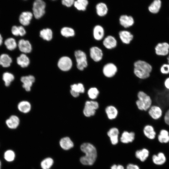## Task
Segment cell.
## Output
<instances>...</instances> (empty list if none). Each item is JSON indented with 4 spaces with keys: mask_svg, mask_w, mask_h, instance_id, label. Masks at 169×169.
I'll return each mask as SVG.
<instances>
[{
    "mask_svg": "<svg viewBox=\"0 0 169 169\" xmlns=\"http://www.w3.org/2000/svg\"><path fill=\"white\" fill-rule=\"evenodd\" d=\"M80 149L85 154L84 156L80 158L81 163L84 165H93L97 157V150L95 147L92 144L86 142L81 145Z\"/></svg>",
    "mask_w": 169,
    "mask_h": 169,
    "instance_id": "obj_1",
    "label": "cell"
},
{
    "mask_svg": "<svg viewBox=\"0 0 169 169\" xmlns=\"http://www.w3.org/2000/svg\"><path fill=\"white\" fill-rule=\"evenodd\" d=\"M152 69L151 65L143 60H138L134 64V74L137 78L141 80L149 78Z\"/></svg>",
    "mask_w": 169,
    "mask_h": 169,
    "instance_id": "obj_2",
    "label": "cell"
},
{
    "mask_svg": "<svg viewBox=\"0 0 169 169\" xmlns=\"http://www.w3.org/2000/svg\"><path fill=\"white\" fill-rule=\"evenodd\" d=\"M137 99L135 102L138 109L142 111H147L152 105V101L151 97L142 91L137 93Z\"/></svg>",
    "mask_w": 169,
    "mask_h": 169,
    "instance_id": "obj_3",
    "label": "cell"
},
{
    "mask_svg": "<svg viewBox=\"0 0 169 169\" xmlns=\"http://www.w3.org/2000/svg\"><path fill=\"white\" fill-rule=\"evenodd\" d=\"M99 108V103L96 100H87L85 103L83 114L87 117L93 116L95 115Z\"/></svg>",
    "mask_w": 169,
    "mask_h": 169,
    "instance_id": "obj_4",
    "label": "cell"
},
{
    "mask_svg": "<svg viewBox=\"0 0 169 169\" xmlns=\"http://www.w3.org/2000/svg\"><path fill=\"white\" fill-rule=\"evenodd\" d=\"M46 4L43 0H35L32 8V13L35 18L38 19L41 18L45 13Z\"/></svg>",
    "mask_w": 169,
    "mask_h": 169,
    "instance_id": "obj_5",
    "label": "cell"
},
{
    "mask_svg": "<svg viewBox=\"0 0 169 169\" xmlns=\"http://www.w3.org/2000/svg\"><path fill=\"white\" fill-rule=\"evenodd\" d=\"M74 55L77 69L81 71L84 70L88 64L86 54L83 51L78 50L74 52Z\"/></svg>",
    "mask_w": 169,
    "mask_h": 169,
    "instance_id": "obj_6",
    "label": "cell"
},
{
    "mask_svg": "<svg viewBox=\"0 0 169 169\" xmlns=\"http://www.w3.org/2000/svg\"><path fill=\"white\" fill-rule=\"evenodd\" d=\"M118 71L116 66L112 63H109L105 64L103 67L102 73L106 78L110 79L114 77Z\"/></svg>",
    "mask_w": 169,
    "mask_h": 169,
    "instance_id": "obj_7",
    "label": "cell"
},
{
    "mask_svg": "<svg viewBox=\"0 0 169 169\" xmlns=\"http://www.w3.org/2000/svg\"><path fill=\"white\" fill-rule=\"evenodd\" d=\"M57 65L59 69L61 70L67 71L72 68L73 62L70 58L67 56H64L59 59Z\"/></svg>",
    "mask_w": 169,
    "mask_h": 169,
    "instance_id": "obj_8",
    "label": "cell"
},
{
    "mask_svg": "<svg viewBox=\"0 0 169 169\" xmlns=\"http://www.w3.org/2000/svg\"><path fill=\"white\" fill-rule=\"evenodd\" d=\"M107 135L112 145H115L118 143L120 134L119 130L117 127H113L110 128L107 131Z\"/></svg>",
    "mask_w": 169,
    "mask_h": 169,
    "instance_id": "obj_9",
    "label": "cell"
},
{
    "mask_svg": "<svg viewBox=\"0 0 169 169\" xmlns=\"http://www.w3.org/2000/svg\"><path fill=\"white\" fill-rule=\"evenodd\" d=\"M136 135L133 131H123L120 136V141L124 144L132 142L135 140Z\"/></svg>",
    "mask_w": 169,
    "mask_h": 169,
    "instance_id": "obj_10",
    "label": "cell"
},
{
    "mask_svg": "<svg viewBox=\"0 0 169 169\" xmlns=\"http://www.w3.org/2000/svg\"><path fill=\"white\" fill-rule=\"evenodd\" d=\"M33 17L32 12L29 11H24L19 16L18 21L21 25L27 26L30 24Z\"/></svg>",
    "mask_w": 169,
    "mask_h": 169,
    "instance_id": "obj_11",
    "label": "cell"
},
{
    "mask_svg": "<svg viewBox=\"0 0 169 169\" xmlns=\"http://www.w3.org/2000/svg\"><path fill=\"white\" fill-rule=\"evenodd\" d=\"M90 55L92 59L95 62H98L102 59L103 54L101 49L97 46H93L90 50Z\"/></svg>",
    "mask_w": 169,
    "mask_h": 169,
    "instance_id": "obj_12",
    "label": "cell"
},
{
    "mask_svg": "<svg viewBox=\"0 0 169 169\" xmlns=\"http://www.w3.org/2000/svg\"><path fill=\"white\" fill-rule=\"evenodd\" d=\"M147 111L149 115L154 120H157L162 115V110L157 105H152Z\"/></svg>",
    "mask_w": 169,
    "mask_h": 169,
    "instance_id": "obj_13",
    "label": "cell"
},
{
    "mask_svg": "<svg viewBox=\"0 0 169 169\" xmlns=\"http://www.w3.org/2000/svg\"><path fill=\"white\" fill-rule=\"evenodd\" d=\"M155 50L158 55L166 56L169 53V44L166 42L159 43L156 46Z\"/></svg>",
    "mask_w": 169,
    "mask_h": 169,
    "instance_id": "obj_14",
    "label": "cell"
},
{
    "mask_svg": "<svg viewBox=\"0 0 169 169\" xmlns=\"http://www.w3.org/2000/svg\"><path fill=\"white\" fill-rule=\"evenodd\" d=\"M105 111L107 118L110 120L116 119L119 113L117 108L113 105L106 106L105 108Z\"/></svg>",
    "mask_w": 169,
    "mask_h": 169,
    "instance_id": "obj_15",
    "label": "cell"
},
{
    "mask_svg": "<svg viewBox=\"0 0 169 169\" xmlns=\"http://www.w3.org/2000/svg\"><path fill=\"white\" fill-rule=\"evenodd\" d=\"M20 80L23 83V87L26 91H29L35 81V78L32 75L23 76L21 78Z\"/></svg>",
    "mask_w": 169,
    "mask_h": 169,
    "instance_id": "obj_16",
    "label": "cell"
},
{
    "mask_svg": "<svg viewBox=\"0 0 169 169\" xmlns=\"http://www.w3.org/2000/svg\"><path fill=\"white\" fill-rule=\"evenodd\" d=\"M19 50L23 54L30 53L32 49V45L28 40L24 39L20 40L18 44Z\"/></svg>",
    "mask_w": 169,
    "mask_h": 169,
    "instance_id": "obj_17",
    "label": "cell"
},
{
    "mask_svg": "<svg viewBox=\"0 0 169 169\" xmlns=\"http://www.w3.org/2000/svg\"><path fill=\"white\" fill-rule=\"evenodd\" d=\"M143 133L145 136L150 140L154 139L156 136L154 128L149 124L146 125L144 127Z\"/></svg>",
    "mask_w": 169,
    "mask_h": 169,
    "instance_id": "obj_18",
    "label": "cell"
},
{
    "mask_svg": "<svg viewBox=\"0 0 169 169\" xmlns=\"http://www.w3.org/2000/svg\"><path fill=\"white\" fill-rule=\"evenodd\" d=\"M117 41L116 38L112 35H108L103 39V44L107 49H112L116 47Z\"/></svg>",
    "mask_w": 169,
    "mask_h": 169,
    "instance_id": "obj_19",
    "label": "cell"
},
{
    "mask_svg": "<svg viewBox=\"0 0 169 169\" xmlns=\"http://www.w3.org/2000/svg\"><path fill=\"white\" fill-rule=\"evenodd\" d=\"M119 37L121 42L125 44H129L133 38V35L129 31H120L119 33Z\"/></svg>",
    "mask_w": 169,
    "mask_h": 169,
    "instance_id": "obj_20",
    "label": "cell"
},
{
    "mask_svg": "<svg viewBox=\"0 0 169 169\" xmlns=\"http://www.w3.org/2000/svg\"><path fill=\"white\" fill-rule=\"evenodd\" d=\"M120 24L124 28H128L132 26L134 23L133 18L130 16L123 15L119 18Z\"/></svg>",
    "mask_w": 169,
    "mask_h": 169,
    "instance_id": "obj_21",
    "label": "cell"
},
{
    "mask_svg": "<svg viewBox=\"0 0 169 169\" xmlns=\"http://www.w3.org/2000/svg\"><path fill=\"white\" fill-rule=\"evenodd\" d=\"M19 118L16 115H11L5 121L6 125L8 128L11 129L17 128L20 124Z\"/></svg>",
    "mask_w": 169,
    "mask_h": 169,
    "instance_id": "obj_22",
    "label": "cell"
},
{
    "mask_svg": "<svg viewBox=\"0 0 169 169\" xmlns=\"http://www.w3.org/2000/svg\"><path fill=\"white\" fill-rule=\"evenodd\" d=\"M162 2L161 0H153L148 7V10L153 14L158 13L161 8Z\"/></svg>",
    "mask_w": 169,
    "mask_h": 169,
    "instance_id": "obj_23",
    "label": "cell"
},
{
    "mask_svg": "<svg viewBox=\"0 0 169 169\" xmlns=\"http://www.w3.org/2000/svg\"><path fill=\"white\" fill-rule=\"evenodd\" d=\"M105 30L101 25H97L95 26L93 30V36L94 39L97 41L102 39L104 36Z\"/></svg>",
    "mask_w": 169,
    "mask_h": 169,
    "instance_id": "obj_24",
    "label": "cell"
},
{
    "mask_svg": "<svg viewBox=\"0 0 169 169\" xmlns=\"http://www.w3.org/2000/svg\"><path fill=\"white\" fill-rule=\"evenodd\" d=\"M158 142L161 144H166L169 142V133L165 129L161 130L159 134L156 136Z\"/></svg>",
    "mask_w": 169,
    "mask_h": 169,
    "instance_id": "obj_25",
    "label": "cell"
},
{
    "mask_svg": "<svg viewBox=\"0 0 169 169\" xmlns=\"http://www.w3.org/2000/svg\"><path fill=\"white\" fill-rule=\"evenodd\" d=\"M17 62L21 67L24 68L29 65L30 61L28 56L25 54L23 53L17 58Z\"/></svg>",
    "mask_w": 169,
    "mask_h": 169,
    "instance_id": "obj_26",
    "label": "cell"
},
{
    "mask_svg": "<svg viewBox=\"0 0 169 169\" xmlns=\"http://www.w3.org/2000/svg\"><path fill=\"white\" fill-rule=\"evenodd\" d=\"M152 160L155 164L161 165L165 162L166 158L164 154L162 152H160L157 155H153L152 157Z\"/></svg>",
    "mask_w": 169,
    "mask_h": 169,
    "instance_id": "obj_27",
    "label": "cell"
},
{
    "mask_svg": "<svg viewBox=\"0 0 169 169\" xmlns=\"http://www.w3.org/2000/svg\"><path fill=\"white\" fill-rule=\"evenodd\" d=\"M59 144L63 149L66 150L70 149L74 146L73 142L70 138L68 137L62 138L59 141Z\"/></svg>",
    "mask_w": 169,
    "mask_h": 169,
    "instance_id": "obj_28",
    "label": "cell"
},
{
    "mask_svg": "<svg viewBox=\"0 0 169 169\" xmlns=\"http://www.w3.org/2000/svg\"><path fill=\"white\" fill-rule=\"evenodd\" d=\"M39 36L44 40L50 41L53 38V32L50 28H44L40 31Z\"/></svg>",
    "mask_w": 169,
    "mask_h": 169,
    "instance_id": "obj_29",
    "label": "cell"
},
{
    "mask_svg": "<svg viewBox=\"0 0 169 169\" xmlns=\"http://www.w3.org/2000/svg\"><path fill=\"white\" fill-rule=\"evenodd\" d=\"M12 62V59L8 54H3L0 56V65L3 67H9Z\"/></svg>",
    "mask_w": 169,
    "mask_h": 169,
    "instance_id": "obj_30",
    "label": "cell"
},
{
    "mask_svg": "<svg viewBox=\"0 0 169 169\" xmlns=\"http://www.w3.org/2000/svg\"><path fill=\"white\" fill-rule=\"evenodd\" d=\"M18 108L21 112L23 113H27L30 111L31 105L29 102L27 101H22L18 104Z\"/></svg>",
    "mask_w": 169,
    "mask_h": 169,
    "instance_id": "obj_31",
    "label": "cell"
},
{
    "mask_svg": "<svg viewBox=\"0 0 169 169\" xmlns=\"http://www.w3.org/2000/svg\"><path fill=\"white\" fill-rule=\"evenodd\" d=\"M149 153V151L147 149L143 148L141 150L137 151L135 152V156L141 161L143 162L148 158Z\"/></svg>",
    "mask_w": 169,
    "mask_h": 169,
    "instance_id": "obj_32",
    "label": "cell"
},
{
    "mask_svg": "<svg viewBox=\"0 0 169 169\" xmlns=\"http://www.w3.org/2000/svg\"><path fill=\"white\" fill-rule=\"evenodd\" d=\"M96 13L100 17L105 16L108 12V8L105 4L100 3H98L96 7Z\"/></svg>",
    "mask_w": 169,
    "mask_h": 169,
    "instance_id": "obj_33",
    "label": "cell"
},
{
    "mask_svg": "<svg viewBox=\"0 0 169 169\" xmlns=\"http://www.w3.org/2000/svg\"><path fill=\"white\" fill-rule=\"evenodd\" d=\"M100 93L99 90L95 86L90 88L87 91L88 96L92 100H96L98 98Z\"/></svg>",
    "mask_w": 169,
    "mask_h": 169,
    "instance_id": "obj_34",
    "label": "cell"
},
{
    "mask_svg": "<svg viewBox=\"0 0 169 169\" xmlns=\"http://www.w3.org/2000/svg\"><path fill=\"white\" fill-rule=\"evenodd\" d=\"M60 33L62 36L66 38L73 37L75 34L74 30L73 28L67 27H63L61 29Z\"/></svg>",
    "mask_w": 169,
    "mask_h": 169,
    "instance_id": "obj_35",
    "label": "cell"
},
{
    "mask_svg": "<svg viewBox=\"0 0 169 169\" xmlns=\"http://www.w3.org/2000/svg\"><path fill=\"white\" fill-rule=\"evenodd\" d=\"M4 44L6 48L10 50L15 49L17 46L16 40L13 38H7L5 41Z\"/></svg>",
    "mask_w": 169,
    "mask_h": 169,
    "instance_id": "obj_36",
    "label": "cell"
},
{
    "mask_svg": "<svg viewBox=\"0 0 169 169\" xmlns=\"http://www.w3.org/2000/svg\"><path fill=\"white\" fill-rule=\"evenodd\" d=\"M14 79V76L12 73L5 72L3 75V79L6 86H9Z\"/></svg>",
    "mask_w": 169,
    "mask_h": 169,
    "instance_id": "obj_37",
    "label": "cell"
},
{
    "mask_svg": "<svg viewBox=\"0 0 169 169\" xmlns=\"http://www.w3.org/2000/svg\"><path fill=\"white\" fill-rule=\"evenodd\" d=\"M87 0H77L74 3V6L79 10L84 11L88 4Z\"/></svg>",
    "mask_w": 169,
    "mask_h": 169,
    "instance_id": "obj_38",
    "label": "cell"
},
{
    "mask_svg": "<svg viewBox=\"0 0 169 169\" xmlns=\"http://www.w3.org/2000/svg\"><path fill=\"white\" fill-rule=\"evenodd\" d=\"M15 157L14 152L11 150H8L6 151L4 154V158L8 162H11L13 161Z\"/></svg>",
    "mask_w": 169,
    "mask_h": 169,
    "instance_id": "obj_39",
    "label": "cell"
},
{
    "mask_svg": "<svg viewBox=\"0 0 169 169\" xmlns=\"http://www.w3.org/2000/svg\"><path fill=\"white\" fill-rule=\"evenodd\" d=\"M53 160L51 158H47L44 159L41 163V167L43 169H49L53 164Z\"/></svg>",
    "mask_w": 169,
    "mask_h": 169,
    "instance_id": "obj_40",
    "label": "cell"
},
{
    "mask_svg": "<svg viewBox=\"0 0 169 169\" xmlns=\"http://www.w3.org/2000/svg\"><path fill=\"white\" fill-rule=\"evenodd\" d=\"M71 90L79 93H84L85 88L83 84L81 83L78 84H74L71 85Z\"/></svg>",
    "mask_w": 169,
    "mask_h": 169,
    "instance_id": "obj_41",
    "label": "cell"
},
{
    "mask_svg": "<svg viewBox=\"0 0 169 169\" xmlns=\"http://www.w3.org/2000/svg\"><path fill=\"white\" fill-rule=\"evenodd\" d=\"M160 71L163 74H169V64H163L161 67Z\"/></svg>",
    "mask_w": 169,
    "mask_h": 169,
    "instance_id": "obj_42",
    "label": "cell"
},
{
    "mask_svg": "<svg viewBox=\"0 0 169 169\" xmlns=\"http://www.w3.org/2000/svg\"><path fill=\"white\" fill-rule=\"evenodd\" d=\"M11 32L12 34L14 36H19L18 26L16 25L13 26L11 28Z\"/></svg>",
    "mask_w": 169,
    "mask_h": 169,
    "instance_id": "obj_43",
    "label": "cell"
},
{
    "mask_svg": "<svg viewBox=\"0 0 169 169\" xmlns=\"http://www.w3.org/2000/svg\"><path fill=\"white\" fill-rule=\"evenodd\" d=\"M74 2V0H62V4L68 7L72 6Z\"/></svg>",
    "mask_w": 169,
    "mask_h": 169,
    "instance_id": "obj_44",
    "label": "cell"
},
{
    "mask_svg": "<svg viewBox=\"0 0 169 169\" xmlns=\"http://www.w3.org/2000/svg\"><path fill=\"white\" fill-rule=\"evenodd\" d=\"M164 119L165 123L169 126V109L165 112Z\"/></svg>",
    "mask_w": 169,
    "mask_h": 169,
    "instance_id": "obj_45",
    "label": "cell"
},
{
    "mask_svg": "<svg viewBox=\"0 0 169 169\" xmlns=\"http://www.w3.org/2000/svg\"><path fill=\"white\" fill-rule=\"evenodd\" d=\"M19 35L21 36H24L26 33V31L23 26L22 25L18 26Z\"/></svg>",
    "mask_w": 169,
    "mask_h": 169,
    "instance_id": "obj_46",
    "label": "cell"
},
{
    "mask_svg": "<svg viewBox=\"0 0 169 169\" xmlns=\"http://www.w3.org/2000/svg\"><path fill=\"white\" fill-rule=\"evenodd\" d=\"M126 169H140L139 167L137 165L133 164H128Z\"/></svg>",
    "mask_w": 169,
    "mask_h": 169,
    "instance_id": "obj_47",
    "label": "cell"
},
{
    "mask_svg": "<svg viewBox=\"0 0 169 169\" xmlns=\"http://www.w3.org/2000/svg\"><path fill=\"white\" fill-rule=\"evenodd\" d=\"M164 84L165 88L169 90V76L165 79Z\"/></svg>",
    "mask_w": 169,
    "mask_h": 169,
    "instance_id": "obj_48",
    "label": "cell"
},
{
    "mask_svg": "<svg viewBox=\"0 0 169 169\" xmlns=\"http://www.w3.org/2000/svg\"><path fill=\"white\" fill-rule=\"evenodd\" d=\"M111 169H125L124 166L120 165H113L111 167Z\"/></svg>",
    "mask_w": 169,
    "mask_h": 169,
    "instance_id": "obj_49",
    "label": "cell"
},
{
    "mask_svg": "<svg viewBox=\"0 0 169 169\" xmlns=\"http://www.w3.org/2000/svg\"><path fill=\"white\" fill-rule=\"evenodd\" d=\"M70 92L71 95H72L74 97H77L79 96V93L76 92L72 90H71L70 91Z\"/></svg>",
    "mask_w": 169,
    "mask_h": 169,
    "instance_id": "obj_50",
    "label": "cell"
},
{
    "mask_svg": "<svg viewBox=\"0 0 169 169\" xmlns=\"http://www.w3.org/2000/svg\"><path fill=\"white\" fill-rule=\"evenodd\" d=\"M3 37L0 33V46L3 43Z\"/></svg>",
    "mask_w": 169,
    "mask_h": 169,
    "instance_id": "obj_51",
    "label": "cell"
},
{
    "mask_svg": "<svg viewBox=\"0 0 169 169\" xmlns=\"http://www.w3.org/2000/svg\"><path fill=\"white\" fill-rule=\"evenodd\" d=\"M1 161H0V169H1Z\"/></svg>",
    "mask_w": 169,
    "mask_h": 169,
    "instance_id": "obj_52",
    "label": "cell"
},
{
    "mask_svg": "<svg viewBox=\"0 0 169 169\" xmlns=\"http://www.w3.org/2000/svg\"><path fill=\"white\" fill-rule=\"evenodd\" d=\"M167 60H169V55H168V56L167 58Z\"/></svg>",
    "mask_w": 169,
    "mask_h": 169,
    "instance_id": "obj_53",
    "label": "cell"
},
{
    "mask_svg": "<svg viewBox=\"0 0 169 169\" xmlns=\"http://www.w3.org/2000/svg\"><path fill=\"white\" fill-rule=\"evenodd\" d=\"M168 64H169V60H168Z\"/></svg>",
    "mask_w": 169,
    "mask_h": 169,
    "instance_id": "obj_54",
    "label": "cell"
},
{
    "mask_svg": "<svg viewBox=\"0 0 169 169\" xmlns=\"http://www.w3.org/2000/svg\"></svg>",
    "mask_w": 169,
    "mask_h": 169,
    "instance_id": "obj_55",
    "label": "cell"
},
{
    "mask_svg": "<svg viewBox=\"0 0 169 169\" xmlns=\"http://www.w3.org/2000/svg\"></svg>",
    "mask_w": 169,
    "mask_h": 169,
    "instance_id": "obj_56",
    "label": "cell"
},
{
    "mask_svg": "<svg viewBox=\"0 0 169 169\" xmlns=\"http://www.w3.org/2000/svg\"></svg>",
    "mask_w": 169,
    "mask_h": 169,
    "instance_id": "obj_57",
    "label": "cell"
}]
</instances>
